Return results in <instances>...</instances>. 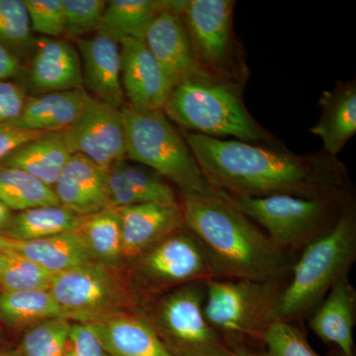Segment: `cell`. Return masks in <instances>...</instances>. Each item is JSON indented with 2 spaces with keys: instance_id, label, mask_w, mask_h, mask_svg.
Wrapping results in <instances>:
<instances>
[{
  "instance_id": "6da1fadb",
  "label": "cell",
  "mask_w": 356,
  "mask_h": 356,
  "mask_svg": "<svg viewBox=\"0 0 356 356\" xmlns=\"http://www.w3.org/2000/svg\"><path fill=\"white\" fill-rule=\"evenodd\" d=\"M181 133L211 186L227 195L343 200L348 175L334 156Z\"/></svg>"
},
{
  "instance_id": "7a4b0ae2",
  "label": "cell",
  "mask_w": 356,
  "mask_h": 356,
  "mask_svg": "<svg viewBox=\"0 0 356 356\" xmlns=\"http://www.w3.org/2000/svg\"><path fill=\"white\" fill-rule=\"evenodd\" d=\"M185 228L198 238L215 278L281 282L291 273L286 255L221 191L184 195Z\"/></svg>"
},
{
  "instance_id": "3957f363",
  "label": "cell",
  "mask_w": 356,
  "mask_h": 356,
  "mask_svg": "<svg viewBox=\"0 0 356 356\" xmlns=\"http://www.w3.org/2000/svg\"><path fill=\"white\" fill-rule=\"evenodd\" d=\"M163 113L185 132L281 147L245 107L242 86L198 70L173 88Z\"/></svg>"
},
{
  "instance_id": "277c9868",
  "label": "cell",
  "mask_w": 356,
  "mask_h": 356,
  "mask_svg": "<svg viewBox=\"0 0 356 356\" xmlns=\"http://www.w3.org/2000/svg\"><path fill=\"white\" fill-rule=\"evenodd\" d=\"M356 257V220L341 211L334 226L307 245L281 292L278 318L291 323L317 306L332 285L348 276Z\"/></svg>"
},
{
  "instance_id": "5b68a950",
  "label": "cell",
  "mask_w": 356,
  "mask_h": 356,
  "mask_svg": "<svg viewBox=\"0 0 356 356\" xmlns=\"http://www.w3.org/2000/svg\"><path fill=\"white\" fill-rule=\"evenodd\" d=\"M122 110L126 131V159L151 168L177 185L184 195L216 191L211 186L181 132L163 110Z\"/></svg>"
},
{
  "instance_id": "8992f818",
  "label": "cell",
  "mask_w": 356,
  "mask_h": 356,
  "mask_svg": "<svg viewBox=\"0 0 356 356\" xmlns=\"http://www.w3.org/2000/svg\"><path fill=\"white\" fill-rule=\"evenodd\" d=\"M205 288L204 315L228 348L252 350L278 320L281 282L212 278Z\"/></svg>"
},
{
  "instance_id": "52a82bcc",
  "label": "cell",
  "mask_w": 356,
  "mask_h": 356,
  "mask_svg": "<svg viewBox=\"0 0 356 356\" xmlns=\"http://www.w3.org/2000/svg\"><path fill=\"white\" fill-rule=\"evenodd\" d=\"M49 291L63 317L72 323L100 322L139 312L143 305L128 268L97 262L55 274Z\"/></svg>"
},
{
  "instance_id": "ba28073f",
  "label": "cell",
  "mask_w": 356,
  "mask_h": 356,
  "mask_svg": "<svg viewBox=\"0 0 356 356\" xmlns=\"http://www.w3.org/2000/svg\"><path fill=\"white\" fill-rule=\"evenodd\" d=\"M225 195L248 219L261 225L269 240L283 252L305 248L329 232L344 207L343 200L332 199Z\"/></svg>"
},
{
  "instance_id": "9c48e42d",
  "label": "cell",
  "mask_w": 356,
  "mask_h": 356,
  "mask_svg": "<svg viewBox=\"0 0 356 356\" xmlns=\"http://www.w3.org/2000/svg\"><path fill=\"white\" fill-rule=\"evenodd\" d=\"M127 268L142 308L175 288L215 278L203 245L184 226L147 248Z\"/></svg>"
},
{
  "instance_id": "30bf717a",
  "label": "cell",
  "mask_w": 356,
  "mask_h": 356,
  "mask_svg": "<svg viewBox=\"0 0 356 356\" xmlns=\"http://www.w3.org/2000/svg\"><path fill=\"white\" fill-rule=\"evenodd\" d=\"M235 4L233 0H187L181 16L199 70L242 86L245 67L234 32Z\"/></svg>"
},
{
  "instance_id": "8fae6325",
  "label": "cell",
  "mask_w": 356,
  "mask_h": 356,
  "mask_svg": "<svg viewBox=\"0 0 356 356\" xmlns=\"http://www.w3.org/2000/svg\"><path fill=\"white\" fill-rule=\"evenodd\" d=\"M205 282L170 290L147 302L139 311L180 356H198L224 344L204 315Z\"/></svg>"
},
{
  "instance_id": "7c38bea8",
  "label": "cell",
  "mask_w": 356,
  "mask_h": 356,
  "mask_svg": "<svg viewBox=\"0 0 356 356\" xmlns=\"http://www.w3.org/2000/svg\"><path fill=\"white\" fill-rule=\"evenodd\" d=\"M72 154H83L108 168L126 159V131L122 110L92 98L81 116L63 131Z\"/></svg>"
},
{
  "instance_id": "4fadbf2b",
  "label": "cell",
  "mask_w": 356,
  "mask_h": 356,
  "mask_svg": "<svg viewBox=\"0 0 356 356\" xmlns=\"http://www.w3.org/2000/svg\"><path fill=\"white\" fill-rule=\"evenodd\" d=\"M121 81L128 105L163 110L175 86L143 40L120 42Z\"/></svg>"
},
{
  "instance_id": "5bb4252c",
  "label": "cell",
  "mask_w": 356,
  "mask_h": 356,
  "mask_svg": "<svg viewBox=\"0 0 356 356\" xmlns=\"http://www.w3.org/2000/svg\"><path fill=\"white\" fill-rule=\"evenodd\" d=\"M184 2L170 0L152 21L144 37L147 48L175 86L199 70L182 19Z\"/></svg>"
},
{
  "instance_id": "9a60e30c",
  "label": "cell",
  "mask_w": 356,
  "mask_h": 356,
  "mask_svg": "<svg viewBox=\"0 0 356 356\" xmlns=\"http://www.w3.org/2000/svg\"><path fill=\"white\" fill-rule=\"evenodd\" d=\"M76 42L84 90L99 102L123 108L127 102L122 88L120 44L100 31Z\"/></svg>"
},
{
  "instance_id": "2e32d148",
  "label": "cell",
  "mask_w": 356,
  "mask_h": 356,
  "mask_svg": "<svg viewBox=\"0 0 356 356\" xmlns=\"http://www.w3.org/2000/svg\"><path fill=\"white\" fill-rule=\"evenodd\" d=\"M120 215L122 243L128 267L147 248L182 228L180 203H140L117 208Z\"/></svg>"
},
{
  "instance_id": "e0dca14e",
  "label": "cell",
  "mask_w": 356,
  "mask_h": 356,
  "mask_svg": "<svg viewBox=\"0 0 356 356\" xmlns=\"http://www.w3.org/2000/svg\"><path fill=\"white\" fill-rule=\"evenodd\" d=\"M32 51L27 81L36 95L84 89L79 51L69 40L39 37Z\"/></svg>"
},
{
  "instance_id": "ac0fdd59",
  "label": "cell",
  "mask_w": 356,
  "mask_h": 356,
  "mask_svg": "<svg viewBox=\"0 0 356 356\" xmlns=\"http://www.w3.org/2000/svg\"><path fill=\"white\" fill-rule=\"evenodd\" d=\"M106 170L83 154H72L53 187L60 205L79 217L108 207Z\"/></svg>"
},
{
  "instance_id": "d6986e66",
  "label": "cell",
  "mask_w": 356,
  "mask_h": 356,
  "mask_svg": "<svg viewBox=\"0 0 356 356\" xmlns=\"http://www.w3.org/2000/svg\"><path fill=\"white\" fill-rule=\"evenodd\" d=\"M89 324L110 356H180L139 312Z\"/></svg>"
},
{
  "instance_id": "ffe728a7",
  "label": "cell",
  "mask_w": 356,
  "mask_h": 356,
  "mask_svg": "<svg viewBox=\"0 0 356 356\" xmlns=\"http://www.w3.org/2000/svg\"><path fill=\"white\" fill-rule=\"evenodd\" d=\"M84 89L28 95L15 127L43 133L63 132L81 116L92 99Z\"/></svg>"
},
{
  "instance_id": "44dd1931",
  "label": "cell",
  "mask_w": 356,
  "mask_h": 356,
  "mask_svg": "<svg viewBox=\"0 0 356 356\" xmlns=\"http://www.w3.org/2000/svg\"><path fill=\"white\" fill-rule=\"evenodd\" d=\"M355 290L346 276L332 285L309 325L322 341L337 346L341 355L355 356Z\"/></svg>"
},
{
  "instance_id": "7402d4cb",
  "label": "cell",
  "mask_w": 356,
  "mask_h": 356,
  "mask_svg": "<svg viewBox=\"0 0 356 356\" xmlns=\"http://www.w3.org/2000/svg\"><path fill=\"white\" fill-rule=\"evenodd\" d=\"M321 116L311 133L321 138L325 153L337 158L356 133V84L339 81L318 100Z\"/></svg>"
},
{
  "instance_id": "603a6c76",
  "label": "cell",
  "mask_w": 356,
  "mask_h": 356,
  "mask_svg": "<svg viewBox=\"0 0 356 356\" xmlns=\"http://www.w3.org/2000/svg\"><path fill=\"white\" fill-rule=\"evenodd\" d=\"M72 156L63 132L47 133L14 149L0 165L27 172L53 188Z\"/></svg>"
},
{
  "instance_id": "cb8c5ba5",
  "label": "cell",
  "mask_w": 356,
  "mask_h": 356,
  "mask_svg": "<svg viewBox=\"0 0 356 356\" xmlns=\"http://www.w3.org/2000/svg\"><path fill=\"white\" fill-rule=\"evenodd\" d=\"M9 250L35 262L53 275L95 262L76 232L27 242L13 241Z\"/></svg>"
},
{
  "instance_id": "d4e9b609",
  "label": "cell",
  "mask_w": 356,
  "mask_h": 356,
  "mask_svg": "<svg viewBox=\"0 0 356 356\" xmlns=\"http://www.w3.org/2000/svg\"><path fill=\"white\" fill-rule=\"evenodd\" d=\"M93 261L114 268H127L124 262L120 215L116 208L81 217L76 232Z\"/></svg>"
},
{
  "instance_id": "484cf974",
  "label": "cell",
  "mask_w": 356,
  "mask_h": 356,
  "mask_svg": "<svg viewBox=\"0 0 356 356\" xmlns=\"http://www.w3.org/2000/svg\"><path fill=\"white\" fill-rule=\"evenodd\" d=\"M81 217L63 206H41L14 212L10 221L0 235L14 241L41 240L60 234L76 232Z\"/></svg>"
},
{
  "instance_id": "4316f807",
  "label": "cell",
  "mask_w": 356,
  "mask_h": 356,
  "mask_svg": "<svg viewBox=\"0 0 356 356\" xmlns=\"http://www.w3.org/2000/svg\"><path fill=\"white\" fill-rule=\"evenodd\" d=\"M170 0H111L107 1L98 31L120 43L124 39L144 41L145 34L156 14Z\"/></svg>"
},
{
  "instance_id": "83f0119b",
  "label": "cell",
  "mask_w": 356,
  "mask_h": 356,
  "mask_svg": "<svg viewBox=\"0 0 356 356\" xmlns=\"http://www.w3.org/2000/svg\"><path fill=\"white\" fill-rule=\"evenodd\" d=\"M64 318L48 290L0 291V322L13 329H29L50 318Z\"/></svg>"
},
{
  "instance_id": "f1b7e54d",
  "label": "cell",
  "mask_w": 356,
  "mask_h": 356,
  "mask_svg": "<svg viewBox=\"0 0 356 356\" xmlns=\"http://www.w3.org/2000/svg\"><path fill=\"white\" fill-rule=\"evenodd\" d=\"M0 201L13 212L41 206L60 205L55 191L37 178L0 165Z\"/></svg>"
},
{
  "instance_id": "f546056e",
  "label": "cell",
  "mask_w": 356,
  "mask_h": 356,
  "mask_svg": "<svg viewBox=\"0 0 356 356\" xmlns=\"http://www.w3.org/2000/svg\"><path fill=\"white\" fill-rule=\"evenodd\" d=\"M35 40L24 0H0V46L21 62L32 54Z\"/></svg>"
},
{
  "instance_id": "4dcf8cb0",
  "label": "cell",
  "mask_w": 356,
  "mask_h": 356,
  "mask_svg": "<svg viewBox=\"0 0 356 356\" xmlns=\"http://www.w3.org/2000/svg\"><path fill=\"white\" fill-rule=\"evenodd\" d=\"M53 274L22 255L0 250V289L16 292L48 290Z\"/></svg>"
},
{
  "instance_id": "1f68e13d",
  "label": "cell",
  "mask_w": 356,
  "mask_h": 356,
  "mask_svg": "<svg viewBox=\"0 0 356 356\" xmlns=\"http://www.w3.org/2000/svg\"><path fill=\"white\" fill-rule=\"evenodd\" d=\"M72 323L67 318L43 321L29 327L21 341L23 356H65Z\"/></svg>"
},
{
  "instance_id": "d6a6232c",
  "label": "cell",
  "mask_w": 356,
  "mask_h": 356,
  "mask_svg": "<svg viewBox=\"0 0 356 356\" xmlns=\"http://www.w3.org/2000/svg\"><path fill=\"white\" fill-rule=\"evenodd\" d=\"M261 344L266 356H322L312 348L299 327L280 318L267 327Z\"/></svg>"
},
{
  "instance_id": "836d02e7",
  "label": "cell",
  "mask_w": 356,
  "mask_h": 356,
  "mask_svg": "<svg viewBox=\"0 0 356 356\" xmlns=\"http://www.w3.org/2000/svg\"><path fill=\"white\" fill-rule=\"evenodd\" d=\"M122 168L140 203L177 202L172 186L158 172L127 159L122 161Z\"/></svg>"
},
{
  "instance_id": "e575fe53",
  "label": "cell",
  "mask_w": 356,
  "mask_h": 356,
  "mask_svg": "<svg viewBox=\"0 0 356 356\" xmlns=\"http://www.w3.org/2000/svg\"><path fill=\"white\" fill-rule=\"evenodd\" d=\"M106 4L104 0H63L65 36L77 41L98 31Z\"/></svg>"
},
{
  "instance_id": "d590c367",
  "label": "cell",
  "mask_w": 356,
  "mask_h": 356,
  "mask_svg": "<svg viewBox=\"0 0 356 356\" xmlns=\"http://www.w3.org/2000/svg\"><path fill=\"white\" fill-rule=\"evenodd\" d=\"M33 33L44 38H60L65 33L63 0H24Z\"/></svg>"
},
{
  "instance_id": "8d00e7d4",
  "label": "cell",
  "mask_w": 356,
  "mask_h": 356,
  "mask_svg": "<svg viewBox=\"0 0 356 356\" xmlns=\"http://www.w3.org/2000/svg\"><path fill=\"white\" fill-rule=\"evenodd\" d=\"M65 356H110L89 323H72Z\"/></svg>"
},
{
  "instance_id": "74e56055",
  "label": "cell",
  "mask_w": 356,
  "mask_h": 356,
  "mask_svg": "<svg viewBox=\"0 0 356 356\" xmlns=\"http://www.w3.org/2000/svg\"><path fill=\"white\" fill-rule=\"evenodd\" d=\"M122 161H115L106 170V193L108 207L122 208L140 204L122 168Z\"/></svg>"
},
{
  "instance_id": "f35d334b",
  "label": "cell",
  "mask_w": 356,
  "mask_h": 356,
  "mask_svg": "<svg viewBox=\"0 0 356 356\" xmlns=\"http://www.w3.org/2000/svg\"><path fill=\"white\" fill-rule=\"evenodd\" d=\"M27 97V91L22 84L0 81V124L11 123L19 118Z\"/></svg>"
},
{
  "instance_id": "ab89813d",
  "label": "cell",
  "mask_w": 356,
  "mask_h": 356,
  "mask_svg": "<svg viewBox=\"0 0 356 356\" xmlns=\"http://www.w3.org/2000/svg\"><path fill=\"white\" fill-rule=\"evenodd\" d=\"M44 134L47 133L25 130L15 127L10 123L0 124V161L16 147L37 139Z\"/></svg>"
},
{
  "instance_id": "60d3db41",
  "label": "cell",
  "mask_w": 356,
  "mask_h": 356,
  "mask_svg": "<svg viewBox=\"0 0 356 356\" xmlns=\"http://www.w3.org/2000/svg\"><path fill=\"white\" fill-rule=\"evenodd\" d=\"M22 67L19 58L0 46V81H10L20 74Z\"/></svg>"
},
{
  "instance_id": "b9f144b4",
  "label": "cell",
  "mask_w": 356,
  "mask_h": 356,
  "mask_svg": "<svg viewBox=\"0 0 356 356\" xmlns=\"http://www.w3.org/2000/svg\"><path fill=\"white\" fill-rule=\"evenodd\" d=\"M198 356H266L264 353L250 350H235V348H228V346L222 344V346H215L209 350L203 351Z\"/></svg>"
},
{
  "instance_id": "7bdbcfd3",
  "label": "cell",
  "mask_w": 356,
  "mask_h": 356,
  "mask_svg": "<svg viewBox=\"0 0 356 356\" xmlns=\"http://www.w3.org/2000/svg\"><path fill=\"white\" fill-rule=\"evenodd\" d=\"M13 214V211L0 201V231L6 228Z\"/></svg>"
},
{
  "instance_id": "ee69618b",
  "label": "cell",
  "mask_w": 356,
  "mask_h": 356,
  "mask_svg": "<svg viewBox=\"0 0 356 356\" xmlns=\"http://www.w3.org/2000/svg\"><path fill=\"white\" fill-rule=\"evenodd\" d=\"M14 240L0 235V250H9L13 245Z\"/></svg>"
},
{
  "instance_id": "f6af8a7d",
  "label": "cell",
  "mask_w": 356,
  "mask_h": 356,
  "mask_svg": "<svg viewBox=\"0 0 356 356\" xmlns=\"http://www.w3.org/2000/svg\"><path fill=\"white\" fill-rule=\"evenodd\" d=\"M0 356H23L20 350H9L0 353Z\"/></svg>"
},
{
  "instance_id": "bcb514c9",
  "label": "cell",
  "mask_w": 356,
  "mask_h": 356,
  "mask_svg": "<svg viewBox=\"0 0 356 356\" xmlns=\"http://www.w3.org/2000/svg\"><path fill=\"white\" fill-rule=\"evenodd\" d=\"M0 291H1V289H0Z\"/></svg>"
},
{
  "instance_id": "7dc6e473",
  "label": "cell",
  "mask_w": 356,
  "mask_h": 356,
  "mask_svg": "<svg viewBox=\"0 0 356 356\" xmlns=\"http://www.w3.org/2000/svg\"><path fill=\"white\" fill-rule=\"evenodd\" d=\"M341 356H343V355H341Z\"/></svg>"
}]
</instances>
